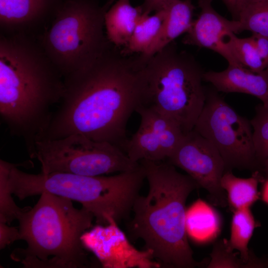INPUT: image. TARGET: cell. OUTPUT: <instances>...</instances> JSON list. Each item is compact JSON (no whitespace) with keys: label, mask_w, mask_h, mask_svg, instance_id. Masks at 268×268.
Segmentation results:
<instances>
[{"label":"cell","mask_w":268,"mask_h":268,"mask_svg":"<svg viewBox=\"0 0 268 268\" xmlns=\"http://www.w3.org/2000/svg\"><path fill=\"white\" fill-rule=\"evenodd\" d=\"M238 20L242 31L248 30L268 37V0L250 4L239 12Z\"/></svg>","instance_id":"603a6c76"},{"label":"cell","mask_w":268,"mask_h":268,"mask_svg":"<svg viewBox=\"0 0 268 268\" xmlns=\"http://www.w3.org/2000/svg\"><path fill=\"white\" fill-rule=\"evenodd\" d=\"M217 92L214 88L205 90V103L194 130L218 149L226 170L252 169L258 159L251 122L237 113Z\"/></svg>","instance_id":"9c48e42d"},{"label":"cell","mask_w":268,"mask_h":268,"mask_svg":"<svg viewBox=\"0 0 268 268\" xmlns=\"http://www.w3.org/2000/svg\"><path fill=\"white\" fill-rule=\"evenodd\" d=\"M264 180L261 173L256 171L252 176L242 178L235 176L231 170H226L221 179V185L225 191L228 204L231 209L250 208L259 199L258 184Z\"/></svg>","instance_id":"ac0fdd59"},{"label":"cell","mask_w":268,"mask_h":268,"mask_svg":"<svg viewBox=\"0 0 268 268\" xmlns=\"http://www.w3.org/2000/svg\"><path fill=\"white\" fill-rule=\"evenodd\" d=\"M136 112L140 117L139 128L122 150L134 162L167 160L186 134L175 121L152 108L140 106Z\"/></svg>","instance_id":"8fae6325"},{"label":"cell","mask_w":268,"mask_h":268,"mask_svg":"<svg viewBox=\"0 0 268 268\" xmlns=\"http://www.w3.org/2000/svg\"><path fill=\"white\" fill-rule=\"evenodd\" d=\"M224 3L229 11L230 12L233 19L237 20V1L238 0H222Z\"/></svg>","instance_id":"f546056e"},{"label":"cell","mask_w":268,"mask_h":268,"mask_svg":"<svg viewBox=\"0 0 268 268\" xmlns=\"http://www.w3.org/2000/svg\"><path fill=\"white\" fill-rule=\"evenodd\" d=\"M139 162L149 187L146 196L139 195L134 202V216L126 226L130 238L141 239L161 267L203 266L193 257L186 226V201L198 185L167 161Z\"/></svg>","instance_id":"3957f363"},{"label":"cell","mask_w":268,"mask_h":268,"mask_svg":"<svg viewBox=\"0 0 268 268\" xmlns=\"http://www.w3.org/2000/svg\"><path fill=\"white\" fill-rule=\"evenodd\" d=\"M108 9L97 0H60L37 40L63 77L92 62L111 45L105 34Z\"/></svg>","instance_id":"52a82bcc"},{"label":"cell","mask_w":268,"mask_h":268,"mask_svg":"<svg viewBox=\"0 0 268 268\" xmlns=\"http://www.w3.org/2000/svg\"><path fill=\"white\" fill-rule=\"evenodd\" d=\"M94 218L84 207L75 208L72 200L44 192L18 219L19 240L27 247L16 249L11 257L25 268L89 267L81 237Z\"/></svg>","instance_id":"277c9868"},{"label":"cell","mask_w":268,"mask_h":268,"mask_svg":"<svg viewBox=\"0 0 268 268\" xmlns=\"http://www.w3.org/2000/svg\"><path fill=\"white\" fill-rule=\"evenodd\" d=\"M165 17L160 31L153 45L145 54L154 55L179 37L186 33L193 20L195 6L192 0H169L164 5Z\"/></svg>","instance_id":"2e32d148"},{"label":"cell","mask_w":268,"mask_h":268,"mask_svg":"<svg viewBox=\"0 0 268 268\" xmlns=\"http://www.w3.org/2000/svg\"><path fill=\"white\" fill-rule=\"evenodd\" d=\"M166 161L185 171L199 187L206 190L214 204L227 205V195L221 185L225 164L218 149L208 139L193 129L185 134Z\"/></svg>","instance_id":"30bf717a"},{"label":"cell","mask_w":268,"mask_h":268,"mask_svg":"<svg viewBox=\"0 0 268 268\" xmlns=\"http://www.w3.org/2000/svg\"><path fill=\"white\" fill-rule=\"evenodd\" d=\"M239 255V253H234L227 248L225 239L219 240L213 245L207 268H252L250 265L244 262L240 257H238Z\"/></svg>","instance_id":"d4e9b609"},{"label":"cell","mask_w":268,"mask_h":268,"mask_svg":"<svg viewBox=\"0 0 268 268\" xmlns=\"http://www.w3.org/2000/svg\"><path fill=\"white\" fill-rule=\"evenodd\" d=\"M258 54L268 67V37L253 33L252 35Z\"/></svg>","instance_id":"83f0119b"},{"label":"cell","mask_w":268,"mask_h":268,"mask_svg":"<svg viewBox=\"0 0 268 268\" xmlns=\"http://www.w3.org/2000/svg\"><path fill=\"white\" fill-rule=\"evenodd\" d=\"M265 170L268 177V158L265 161Z\"/></svg>","instance_id":"836d02e7"},{"label":"cell","mask_w":268,"mask_h":268,"mask_svg":"<svg viewBox=\"0 0 268 268\" xmlns=\"http://www.w3.org/2000/svg\"><path fill=\"white\" fill-rule=\"evenodd\" d=\"M142 14L140 5L134 7L130 0H117L105 15V28L109 41L117 47L125 46Z\"/></svg>","instance_id":"e0dca14e"},{"label":"cell","mask_w":268,"mask_h":268,"mask_svg":"<svg viewBox=\"0 0 268 268\" xmlns=\"http://www.w3.org/2000/svg\"><path fill=\"white\" fill-rule=\"evenodd\" d=\"M117 0H107L104 5L108 9Z\"/></svg>","instance_id":"d6a6232c"},{"label":"cell","mask_w":268,"mask_h":268,"mask_svg":"<svg viewBox=\"0 0 268 268\" xmlns=\"http://www.w3.org/2000/svg\"><path fill=\"white\" fill-rule=\"evenodd\" d=\"M60 0H0V25L4 33L24 32L45 22Z\"/></svg>","instance_id":"9a60e30c"},{"label":"cell","mask_w":268,"mask_h":268,"mask_svg":"<svg viewBox=\"0 0 268 268\" xmlns=\"http://www.w3.org/2000/svg\"><path fill=\"white\" fill-rule=\"evenodd\" d=\"M165 17L164 8L150 15L142 14L128 44L121 48L125 55L145 54L156 40Z\"/></svg>","instance_id":"ffe728a7"},{"label":"cell","mask_w":268,"mask_h":268,"mask_svg":"<svg viewBox=\"0 0 268 268\" xmlns=\"http://www.w3.org/2000/svg\"><path fill=\"white\" fill-rule=\"evenodd\" d=\"M169 0H144L140 5L142 14L149 15L153 11L156 12L163 8Z\"/></svg>","instance_id":"f1b7e54d"},{"label":"cell","mask_w":268,"mask_h":268,"mask_svg":"<svg viewBox=\"0 0 268 268\" xmlns=\"http://www.w3.org/2000/svg\"><path fill=\"white\" fill-rule=\"evenodd\" d=\"M19 240L18 228L0 222V249L1 250L16 240Z\"/></svg>","instance_id":"4316f807"},{"label":"cell","mask_w":268,"mask_h":268,"mask_svg":"<svg viewBox=\"0 0 268 268\" xmlns=\"http://www.w3.org/2000/svg\"><path fill=\"white\" fill-rule=\"evenodd\" d=\"M226 44L233 56L243 67L258 73L266 68L255 45L253 38H240L234 33L229 34Z\"/></svg>","instance_id":"7402d4cb"},{"label":"cell","mask_w":268,"mask_h":268,"mask_svg":"<svg viewBox=\"0 0 268 268\" xmlns=\"http://www.w3.org/2000/svg\"><path fill=\"white\" fill-rule=\"evenodd\" d=\"M142 104L175 121L185 134L194 129L203 109V70L193 55L173 41L154 55L141 54Z\"/></svg>","instance_id":"8992f818"},{"label":"cell","mask_w":268,"mask_h":268,"mask_svg":"<svg viewBox=\"0 0 268 268\" xmlns=\"http://www.w3.org/2000/svg\"><path fill=\"white\" fill-rule=\"evenodd\" d=\"M19 165L12 163L8 170L7 183L11 194L22 200L48 192L76 201L101 225L128 218L145 179L140 163L135 170L110 176L30 174L19 170Z\"/></svg>","instance_id":"5b68a950"},{"label":"cell","mask_w":268,"mask_h":268,"mask_svg":"<svg viewBox=\"0 0 268 268\" xmlns=\"http://www.w3.org/2000/svg\"><path fill=\"white\" fill-rule=\"evenodd\" d=\"M260 0H238L237 7L238 18L239 13L240 11L243 8H244V7H245L246 6L250 4H251V3H254V2H256Z\"/></svg>","instance_id":"4dcf8cb0"},{"label":"cell","mask_w":268,"mask_h":268,"mask_svg":"<svg viewBox=\"0 0 268 268\" xmlns=\"http://www.w3.org/2000/svg\"><path fill=\"white\" fill-rule=\"evenodd\" d=\"M261 197L263 201L268 204V179L264 182L263 186Z\"/></svg>","instance_id":"1f68e13d"},{"label":"cell","mask_w":268,"mask_h":268,"mask_svg":"<svg viewBox=\"0 0 268 268\" xmlns=\"http://www.w3.org/2000/svg\"><path fill=\"white\" fill-rule=\"evenodd\" d=\"M215 213L204 202L198 200L188 209L186 215V226L188 236L198 242L205 240L213 235L216 225ZM211 236V235H210Z\"/></svg>","instance_id":"44dd1931"},{"label":"cell","mask_w":268,"mask_h":268,"mask_svg":"<svg viewBox=\"0 0 268 268\" xmlns=\"http://www.w3.org/2000/svg\"><path fill=\"white\" fill-rule=\"evenodd\" d=\"M85 249L91 252L105 268H159L161 265L149 250L135 248L113 221L107 225L97 224L81 237Z\"/></svg>","instance_id":"7c38bea8"},{"label":"cell","mask_w":268,"mask_h":268,"mask_svg":"<svg viewBox=\"0 0 268 268\" xmlns=\"http://www.w3.org/2000/svg\"><path fill=\"white\" fill-rule=\"evenodd\" d=\"M203 80L210 83L217 91L255 96L268 108V67L256 73L243 67L228 65L221 71L204 72Z\"/></svg>","instance_id":"5bb4252c"},{"label":"cell","mask_w":268,"mask_h":268,"mask_svg":"<svg viewBox=\"0 0 268 268\" xmlns=\"http://www.w3.org/2000/svg\"><path fill=\"white\" fill-rule=\"evenodd\" d=\"M63 91L64 77L38 40L23 32L0 34V118L31 158Z\"/></svg>","instance_id":"7a4b0ae2"},{"label":"cell","mask_w":268,"mask_h":268,"mask_svg":"<svg viewBox=\"0 0 268 268\" xmlns=\"http://www.w3.org/2000/svg\"><path fill=\"white\" fill-rule=\"evenodd\" d=\"M9 192L6 176L0 169V222L10 224L14 220L19 218L26 207L21 208L14 202Z\"/></svg>","instance_id":"484cf974"},{"label":"cell","mask_w":268,"mask_h":268,"mask_svg":"<svg viewBox=\"0 0 268 268\" xmlns=\"http://www.w3.org/2000/svg\"><path fill=\"white\" fill-rule=\"evenodd\" d=\"M34 158L40 163L41 173L44 174L63 172L95 176L132 171L140 166L119 147L79 134L37 141Z\"/></svg>","instance_id":"ba28073f"},{"label":"cell","mask_w":268,"mask_h":268,"mask_svg":"<svg viewBox=\"0 0 268 268\" xmlns=\"http://www.w3.org/2000/svg\"><path fill=\"white\" fill-rule=\"evenodd\" d=\"M212 0H198L200 13L198 18L193 20L182 42L185 44L211 50L224 58L228 65L243 67L233 56L224 41V38L230 33L242 32L241 23L238 20H229L220 15L213 8Z\"/></svg>","instance_id":"4fadbf2b"},{"label":"cell","mask_w":268,"mask_h":268,"mask_svg":"<svg viewBox=\"0 0 268 268\" xmlns=\"http://www.w3.org/2000/svg\"><path fill=\"white\" fill-rule=\"evenodd\" d=\"M256 226L250 208L235 210L232 217L230 239H225L227 248L232 251L237 250L241 259L252 268L264 266L254 257L248 247Z\"/></svg>","instance_id":"d6986e66"},{"label":"cell","mask_w":268,"mask_h":268,"mask_svg":"<svg viewBox=\"0 0 268 268\" xmlns=\"http://www.w3.org/2000/svg\"><path fill=\"white\" fill-rule=\"evenodd\" d=\"M140 54L112 45L92 62L64 77L59 105L37 141L75 134L121 149L132 114L142 104Z\"/></svg>","instance_id":"6da1fadb"},{"label":"cell","mask_w":268,"mask_h":268,"mask_svg":"<svg viewBox=\"0 0 268 268\" xmlns=\"http://www.w3.org/2000/svg\"><path fill=\"white\" fill-rule=\"evenodd\" d=\"M257 114L250 121L253 131L254 144L258 160L268 158V108L258 106Z\"/></svg>","instance_id":"cb8c5ba5"}]
</instances>
